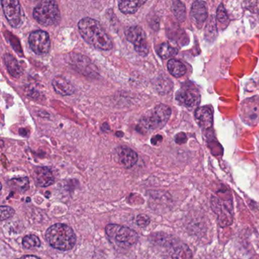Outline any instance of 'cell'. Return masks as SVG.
<instances>
[{"mask_svg": "<svg viewBox=\"0 0 259 259\" xmlns=\"http://www.w3.org/2000/svg\"><path fill=\"white\" fill-rule=\"evenodd\" d=\"M81 37L96 49L108 51L113 48V42L99 22L92 18H84L78 22Z\"/></svg>", "mask_w": 259, "mask_h": 259, "instance_id": "6da1fadb", "label": "cell"}, {"mask_svg": "<svg viewBox=\"0 0 259 259\" xmlns=\"http://www.w3.org/2000/svg\"><path fill=\"white\" fill-rule=\"evenodd\" d=\"M47 241L51 247L60 251H69L76 243V235L67 224H54L47 230L45 234Z\"/></svg>", "mask_w": 259, "mask_h": 259, "instance_id": "7a4b0ae2", "label": "cell"}, {"mask_svg": "<svg viewBox=\"0 0 259 259\" xmlns=\"http://www.w3.org/2000/svg\"><path fill=\"white\" fill-rule=\"evenodd\" d=\"M210 205L221 227H229L233 224V198L228 189H221L212 195Z\"/></svg>", "mask_w": 259, "mask_h": 259, "instance_id": "3957f363", "label": "cell"}, {"mask_svg": "<svg viewBox=\"0 0 259 259\" xmlns=\"http://www.w3.org/2000/svg\"><path fill=\"white\" fill-rule=\"evenodd\" d=\"M171 116V109L164 104H159L152 110L149 116L139 121L137 130L141 133H148L163 128Z\"/></svg>", "mask_w": 259, "mask_h": 259, "instance_id": "277c9868", "label": "cell"}, {"mask_svg": "<svg viewBox=\"0 0 259 259\" xmlns=\"http://www.w3.org/2000/svg\"><path fill=\"white\" fill-rule=\"evenodd\" d=\"M105 233L110 242L122 248L133 246L139 240L137 232L119 224H110L106 226Z\"/></svg>", "mask_w": 259, "mask_h": 259, "instance_id": "5b68a950", "label": "cell"}, {"mask_svg": "<svg viewBox=\"0 0 259 259\" xmlns=\"http://www.w3.org/2000/svg\"><path fill=\"white\" fill-rule=\"evenodd\" d=\"M34 19L43 26L57 25L61 19L58 4L55 1H42L33 11Z\"/></svg>", "mask_w": 259, "mask_h": 259, "instance_id": "8992f818", "label": "cell"}, {"mask_svg": "<svg viewBox=\"0 0 259 259\" xmlns=\"http://www.w3.org/2000/svg\"><path fill=\"white\" fill-rule=\"evenodd\" d=\"M125 35L126 40L134 46L136 53L143 57L148 55L149 53V47L147 40L146 34L142 27L139 25L130 27L125 31Z\"/></svg>", "mask_w": 259, "mask_h": 259, "instance_id": "52a82bcc", "label": "cell"}, {"mask_svg": "<svg viewBox=\"0 0 259 259\" xmlns=\"http://www.w3.org/2000/svg\"><path fill=\"white\" fill-rule=\"evenodd\" d=\"M241 119L250 126L259 122V97L248 98L242 101L239 110Z\"/></svg>", "mask_w": 259, "mask_h": 259, "instance_id": "ba28073f", "label": "cell"}, {"mask_svg": "<svg viewBox=\"0 0 259 259\" xmlns=\"http://www.w3.org/2000/svg\"><path fill=\"white\" fill-rule=\"evenodd\" d=\"M1 4L10 25L14 28H20L25 18L20 3L17 0H3Z\"/></svg>", "mask_w": 259, "mask_h": 259, "instance_id": "9c48e42d", "label": "cell"}, {"mask_svg": "<svg viewBox=\"0 0 259 259\" xmlns=\"http://www.w3.org/2000/svg\"><path fill=\"white\" fill-rule=\"evenodd\" d=\"M28 42L33 52L37 55H46L51 49V39L46 31H33L28 37Z\"/></svg>", "mask_w": 259, "mask_h": 259, "instance_id": "30bf717a", "label": "cell"}, {"mask_svg": "<svg viewBox=\"0 0 259 259\" xmlns=\"http://www.w3.org/2000/svg\"><path fill=\"white\" fill-rule=\"evenodd\" d=\"M176 99L182 105L192 109L199 104L201 96L198 91L195 88L186 87L177 92Z\"/></svg>", "mask_w": 259, "mask_h": 259, "instance_id": "8fae6325", "label": "cell"}, {"mask_svg": "<svg viewBox=\"0 0 259 259\" xmlns=\"http://www.w3.org/2000/svg\"><path fill=\"white\" fill-rule=\"evenodd\" d=\"M70 63L78 72L84 75H92L96 74L97 69L93 63L88 57H84L81 54H72L70 57Z\"/></svg>", "mask_w": 259, "mask_h": 259, "instance_id": "7c38bea8", "label": "cell"}, {"mask_svg": "<svg viewBox=\"0 0 259 259\" xmlns=\"http://www.w3.org/2000/svg\"><path fill=\"white\" fill-rule=\"evenodd\" d=\"M34 183L39 187L46 188L55 183V177L51 169L46 166L35 168L33 174Z\"/></svg>", "mask_w": 259, "mask_h": 259, "instance_id": "4fadbf2b", "label": "cell"}, {"mask_svg": "<svg viewBox=\"0 0 259 259\" xmlns=\"http://www.w3.org/2000/svg\"><path fill=\"white\" fill-rule=\"evenodd\" d=\"M116 153L119 163L126 169L133 167L139 160L137 153L128 147H119L116 148Z\"/></svg>", "mask_w": 259, "mask_h": 259, "instance_id": "5bb4252c", "label": "cell"}, {"mask_svg": "<svg viewBox=\"0 0 259 259\" xmlns=\"http://www.w3.org/2000/svg\"><path fill=\"white\" fill-rule=\"evenodd\" d=\"M195 117L201 128L208 130L213 124V110L209 106L198 107L195 110Z\"/></svg>", "mask_w": 259, "mask_h": 259, "instance_id": "9a60e30c", "label": "cell"}, {"mask_svg": "<svg viewBox=\"0 0 259 259\" xmlns=\"http://www.w3.org/2000/svg\"><path fill=\"white\" fill-rule=\"evenodd\" d=\"M52 86L56 93L63 97L70 96L75 92L73 84L63 76H57L53 79Z\"/></svg>", "mask_w": 259, "mask_h": 259, "instance_id": "2e32d148", "label": "cell"}, {"mask_svg": "<svg viewBox=\"0 0 259 259\" xmlns=\"http://www.w3.org/2000/svg\"><path fill=\"white\" fill-rule=\"evenodd\" d=\"M191 16L195 25L201 28L207 18V9L205 3L203 1L194 3L191 9Z\"/></svg>", "mask_w": 259, "mask_h": 259, "instance_id": "e0dca14e", "label": "cell"}, {"mask_svg": "<svg viewBox=\"0 0 259 259\" xmlns=\"http://www.w3.org/2000/svg\"><path fill=\"white\" fill-rule=\"evenodd\" d=\"M192 250L186 244L174 245L166 255L167 259H192Z\"/></svg>", "mask_w": 259, "mask_h": 259, "instance_id": "ac0fdd59", "label": "cell"}, {"mask_svg": "<svg viewBox=\"0 0 259 259\" xmlns=\"http://www.w3.org/2000/svg\"><path fill=\"white\" fill-rule=\"evenodd\" d=\"M4 61H5L7 70L12 76L16 78L22 76L24 72L23 68L21 66L19 61L13 55L10 54H6L4 56Z\"/></svg>", "mask_w": 259, "mask_h": 259, "instance_id": "d6986e66", "label": "cell"}, {"mask_svg": "<svg viewBox=\"0 0 259 259\" xmlns=\"http://www.w3.org/2000/svg\"><path fill=\"white\" fill-rule=\"evenodd\" d=\"M145 1L137 0V1H119V10L123 14H135L144 4Z\"/></svg>", "mask_w": 259, "mask_h": 259, "instance_id": "ffe728a7", "label": "cell"}, {"mask_svg": "<svg viewBox=\"0 0 259 259\" xmlns=\"http://www.w3.org/2000/svg\"><path fill=\"white\" fill-rule=\"evenodd\" d=\"M7 184L10 189L19 192H25L30 189L29 179L27 177L11 179Z\"/></svg>", "mask_w": 259, "mask_h": 259, "instance_id": "44dd1931", "label": "cell"}, {"mask_svg": "<svg viewBox=\"0 0 259 259\" xmlns=\"http://www.w3.org/2000/svg\"><path fill=\"white\" fill-rule=\"evenodd\" d=\"M167 69L169 73L176 78H180L186 72V66L181 61L175 59H171L168 61Z\"/></svg>", "mask_w": 259, "mask_h": 259, "instance_id": "7402d4cb", "label": "cell"}, {"mask_svg": "<svg viewBox=\"0 0 259 259\" xmlns=\"http://www.w3.org/2000/svg\"><path fill=\"white\" fill-rule=\"evenodd\" d=\"M177 53H178V50L168 43L161 44L157 48V54L163 60L174 57L177 55Z\"/></svg>", "mask_w": 259, "mask_h": 259, "instance_id": "603a6c76", "label": "cell"}, {"mask_svg": "<svg viewBox=\"0 0 259 259\" xmlns=\"http://www.w3.org/2000/svg\"><path fill=\"white\" fill-rule=\"evenodd\" d=\"M40 245H41V242H40V239L38 236L34 234L26 235L22 239V245L27 249L38 248Z\"/></svg>", "mask_w": 259, "mask_h": 259, "instance_id": "cb8c5ba5", "label": "cell"}, {"mask_svg": "<svg viewBox=\"0 0 259 259\" xmlns=\"http://www.w3.org/2000/svg\"><path fill=\"white\" fill-rule=\"evenodd\" d=\"M172 12H174L175 17L180 22H184L186 20V7L183 3L180 1H174L172 2Z\"/></svg>", "mask_w": 259, "mask_h": 259, "instance_id": "d4e9b609", "label": "cell"}, {"mask_svg": "<svg viewBox=\"0 0 259 259\" xmlns=\"http://www.w3.org/2000/svg\"><path fill=\"white\" fill-rule=\"evenodd\" d=\"M217 19L219 22L221 29L223 30L225 29L230 23L228 15L222 4H221L218 7V12H217Z\"/></svg>", "mask_w": 259, "mask_h": 259, "instance_id": "484cf974", "label": "cell"}, {"mask_svg": "<svg viewBox=\"0 0 259 259\" xmlns=\"http://www.w3.org/2000/svg\"><path fill=\"white\" fill-rule=\"evenodd\" d=\"M217 36V26L215 19L212 16L211 19L207 22V26L205 29V37L207 40H210V39L215 38Z\"/></svg>", "mask_w": 259, "mask_h": 259, "instance_id": "4316f807", "label": "cell"}, {"mask_svg": "<svg viewBox=\"0 0 259 259\" xmlns=\"http://www.w3.org/2000/svg\"><path fill=\"white\" fill-rule=\"evenodd\" d=\"M16 213V210L10 206L2 205L0 207V220L1 221H7L13 218Z\"/></svg>", "mask_w": 259, "mask_h": 259, "instance_id": "83f0119b", "label": "cell"}, {"mask_svg": "<svg viewBox=\"0 0 259 259\" xmlns=\"http://www.w3.org/2000/svg\"><path fill=\"white\" fill-rule=\"evenodd\" d=\"M150 222H151V220H150V218L148 215L139 214L136 218V224H137L139 227H142V228L149 225Z\"/></svg>", "mask_w": 259, "mask_h": 259, "instance_id": "f1b7e54d", "label": "cell"}, {"mask_svg": "<svg viewBox=\"0 0 259 259\" xmlns=\"http://www.w3.org/2000/svg\"><path fill=\"white\" fill-rule=\"evenodd\" d=\"M245 8L254 13H259V1H246Z\"/></svg>", "mask_w": 259, "mask_h": 259, "instance_id": "f546056e", "label": "cell"}, {"mask_svg": "<svg viewBox=\"0 0 259 259\" xmlns=\"http://www.w3.org/2000/svg\"><path fill=\"white\" fill-rule=\"evenodd\" d=\"M186 136L184 133H180V134L177 135L176 136V142L179 144L183 143V142H186Z\"/></svg>", "mask_w": 259, "mask_h": 259, "instance_id": "4dcf8cb0", "label": "cell"}, {"mask_svg": "<svg viewBox=\"0 0 259 259\" xmlns=\"http://www.w3.org/2000/svg\"><path fill=\"white\" fill-rule=\"evenodd\" d=\"M17 259H41L40 257H37L36 255H33V254H27V255L22 256V257H19Z\"/></svg>", "mask_w": 259, "mask_h": 259, "instance_id": "1f68e13d", "label": "cell"}]
</instances>
